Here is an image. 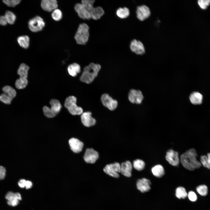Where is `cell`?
I'll use <instances>...</instances> for the list:
<instances>
[{
    "instance_id": "obj_41",
    "label": "cell",
    "mask_w": 210,
    "mask_h": 210,
    "mask_svg": "<svg viewBox=\"0 0 210 210\" xmlns=\"http://www.w3.org/2000/svg\"><path fill=\"white\" fill-rule=\"evenodd\" d=\"M7 23V21L5 15L0 16V24L5 26Z\"/></svg>"
},
{
    "instance_id": "obj_32",
    "label": "cell",
    "mask_w": 210,
    "mask_h": 210,
    "mask_svg": "<svg viewBox=\"0 0 210 210\" xmlns=\"http://www.w3.org/2000/svg\"><path fill=\"white\" fill-rule=\"evenodd\" d=\"M145 163L142 160L137 159L133 162V166L136 170L140 171L143 170L145 167Z\"/></svg>"
},
{
    "instance_id": "obj_4",
    "label": "cell",
    "mask_w": 210,
    "mask_h": 210,
    "mask_svg": "<svg viewBox=\"0 0 210 210\" xmlns=\"http://www.w3.org/2000/svg\"><path fill=\"white\" fill-rule=\"evenodd\" d=\"M89 27L86 24H80L74 36L78 44L84 45L87 43L89 37Z\"/></svg>"
},
{
    "instance_id": "obj_7",
    "label": "cell",
    "mask_w": 210,
    "mask_h": 210,
    "mask_svg": "<svg viewBox=\"0 0 210 210\" xmlns=\"http://www.w3.org/2000/svg\"><path fill=\"white\" fill-rule=\"evenodd\" d=\"M45 25L43 19L39 16H36L30 19L28 22V26L30 30L33 32L41 30Z\"/></svg>"
},
{
    "instance_id": "obj_18",
    "label": "cell",
    "mask_w": 210,
    "mask_h": 210,
    "mask_svg": "<svg viewBox=\"0 0 210 210\" xmlns=\"http://www.w3.org/2000/svg\"><path fill=\"white\" fill-rule=\"evenodd\" d=\"M69 143L71 150L74 152L78 153L82 151L84 144L78 139L71 138L69 140Z\"/></svg>"
},
{
    "instance_id": "obj_1",
    "label": "cell",
    "mask_w": 210,
    "mask_h": 210,
    "mask_svg": "<svg viewBox=\"0 0 210 210\" xmlns=\"http://www.w3.org/2000/svg\"><path fill=\"white\" fill-rule=\"evenodd\" d=\"M197 154L194 148H191L182 154L180 160L183 166L187 169L193 170L201 166L200 162L197 158Z\"/></svg>"
},
{
    "instance_id": "obj_19",
    "label": "cell",
    "mask_w": 210,
    "mask_h": 210,
    "mask_svg": "<svg viewBox=\"0 0 210 210\" xmlns=\"http://www.w3.org/2000/svg\"><path fill=\"white\" fill-rule=\"evenodd\" d=\"M41 6L44 10L50 12L57 8L58 5L55 0H43L41 1Z\"/></svg>"
},
{
    "instance_id": "obj_40",
    "label": "cell",
    "mask_w": 210,
    "mask_h": 210,
    "mask_svg": "<svg viewBox=\"0 0 210 210\" xmlns=\"http://www.w3.org/2000/svg\"><path fill=\"white\" fill-rule=\"evenodd\" d=\"M6 170L3 167L0 166V180L3 179L5 177Z\"/></svg>"
},
{
    "instance_id": "obj_34",
    "label": "cell",
    "mask_w": 210,
    "mask_h": 210,
    "mask_svg": "<svg viewBox=\"0 0 210 210\" xmlns=\"http://www.w3.org/2000/svg\"><path fill=\"white\" fill-rule=\"evenodd\" d=\"M51 16L54 20L56 21H58L62 19V14L61 10L56 8L52 11Z\"/></svg>"
},
{
    "instance_id": "obj_21",
    "label": "cell",
    "mask_w": 210,
    "mask_h": 210,
    "mask_svg": "<svg viewBox=\"0 0 210 210\" xmlns=\"http://www.w3.org/2000/svg\"><path fill=\"white\" fill-rule=\"evenodd\" d=\"M132 166L129 161L122 163L120 165V173L124 176L130 177L131 176Z\"/></svg>"
},
{
    "instance_id": "obj_23",
    "label": "cell",
    "mask_w": 210,
    "mask_h": 210,
    "mask_svg": "<svg viewBox=\"0 0 210 210\" xmlns=\"http://www.w3.org/2000/svg\"><path fill=\"white\" fill-rule=\"evenodd\" d=\"M67 70L70 75L73 77H75L80 72L81 68L79 64L74 63L68 66Z\"/></svg>"
},
{
    "instance_id": "obj_33",
    "label": "cell",
    "mask_w": 210,
    "mask_h": 210,
    "mask_svg": "<svg viewBox=\"0 0 210 210\" xmlns=\"http://www.w3.org/2000/svg\"><path fill=\"white\" fill-rule=\"evenodd\" d=\"M8 23L10 24H13L15 20L16 17L15 15L12 12L7 11L4 15Z\"/></svg>"
},
{
    "instance_id": "obj_38",
    "label": "cell",
    "mask_w": 210,
    "mask_h": 210,
    "mask_svg": "<svg viewBox=\"0 0 210 210\" xmlns=\"http://www.w3.org/2000/svg\"><path fill=\"white\" fill-rule=\"evenodd\" d=\"M198 3L202 8L205 9L210 4V0H199Z\"/></svg>"
},
{
    "instance_id": "obj_43",
    "label": "cell",
    "mask_w": 210,
    "mask_h": 210,
    "mask_svg": "<svg viewBox=\"0 0 210 210\" xmlns=\"http://www.w3.org/2000/svg\"><path fill=\"white\" fill-rule=\"evenodd\" d=\"M32 185L33 183L31 181L29 180H27L25 188L27 189H29L32 187Z\"/></svg>"
},
{
    "instance_id": "obj_26",
    "label": "cell",
    "mask_w": 210,
    "mask_h": 210,
    "mask_svg": "<svg viewBox=\"0 0 210 210\" xmlns=\"http://www.w3.org/2000/svg\"><path fill=\"white\" fill-rule=\"evenodd\" d=\"M19 45L24 48H27L29 45V38L27 35L19 36L17 39Z\"/></svg>"
},
{
    "instance_id": "obj_10",
    "label": "cell",
    "mask_w": 210,
    "mask_h": 210,
    "mask_svg": "<svg viewBox=\"0 0 210 210\" xmlns=\"http://www.w3.org/2000/svg\"><path fill=\"white\" fill-rule=\"evenodd\" d=\"M136 13L137 18L142 21L150 16L151 12L148 6L145 5H142L137 7Z\"/></svg>"
},
{
    "instance_id": "obj_29",
    "label": "cell",
    "mask_w": 210,
    "mask_h": 210,
    "mask_svg": "<svg viewBox=\"0 0 210 210\" xmlns=\"http://www.w3.org/2000/svg\"><path fill=\"white\" fill-rule=\"evenodd\" d=\"M200 163L204 167L210 169V153L206 155H202L200 157Z\"/></svg>"
},
{
    "instance_id": "obj_13",
    "label": "cell",
    "mask_w": 210,
    "mask_h": 210,
    "mask_svg": "<svg viewBox=\"0 0 210 210\" xmlns=\"http://www.w3.org/2000/svg\"><path fill=\"white\" fill-rule=\"evenodd\" d=\"M5 198L7 200L8 204L13 206H17L19 204V201L22 199L21 195L19 193H14L11 191L7 193Z\"/></svg>"
},
{
    "instance_id": "obj_35",
    "label": "cell",
    "mask_w": 210,
    "mask_h": 210,
    "mask_svg": "<svg viewBox=\"0 0 210 210\" xmlns=\"http://www.w3.org/2000/svg\"><path fill=\"white\" fill-rule=\"evenodd\" d=\"M196 190L200 195L205 196L207 194L208 188L207 186L205 185H201L197 187Z\"/></svg>"
},
{
    "instance_id": "obj_27",
    "label": "cell",
    "mask_w": 210,
    "mask_h": 210,
    "mask_svg": "<svg viewBox=\"0 0 210 210\" xmlns=\"http://www.w3.org/2000/svg\"><path fill=\"white\" fill-rule=\"evenodd\" d=\"M117 15L121 19L127 18L130 15V12L129 9L126 7L120 8L116 10Z\"/></svg>"
},
{
    "instance_id": "obj_30",
    "label": "cell",
    "mask_w": 210,
    "mask_h": 210,
    "mask_svg": "<svg viewBox=\"0 0 210 210\" xmlns=\"http://www.w3.org/2000/svg\"><path fill=\"white\" fill-rule=\"evenodd\" d=\"M2 90L4 93L6 94L13 99L16 95V92L15 90L9 86H4Z\"/></svg>"
},
{
    "instance_id": "obj_20",
    "label": "cell",
    "mask_w": 210,
    "mask_h": 210,
    "mask_svg": "<svg viewBox=\"0 0 210 210\" xmlns=\"http://www.w3.org/2000/svg\"><path fill=\"white\" fill-rule=\"evenodd\" d=\"M150 180L145 178L139 179L136 183L137 188L142 192L148 191L150 188Z\"/></svg>"
},
{
    "instance_id": "obj_37",
    "label": "cell",
    "mask_w": 210,
    "mask_h": 210,
    "mask_svg": "<svg viewBox=\"0 0 210 210\" xmlns=\"http://www.w3.org/2000/svg\"><path fill=\"white\" fill-rule=\"evenodd\" d=\"M3 2L9 7H14L19 4L20 0H4Z\"/></svg>"
},
{
    "instance_id": "obj_28",
    "label": "cell",
    "mask_w": 210,
    "mask_h": 210,
    "mask_svg": "<svg viewBox=\"0 0 210 210\" xmlns=\"http://www.w3.org/2000/svg\"><path fill=\"white\" fill-rule=\"evenodd\" d=\"M28 83V81L27 78L19 77L15 82V86L16 88L19 89H21L25 88Z\"/></svg>"
},
{
    "instance_id": "obj_42",
    "label": "cell",
    "mask_w": 210,
    "mask_h": 210,
    "mask_svg": "<svg viewBox=\"0 0 210 210\" xmlns=\"http://www.w3.org/2000/svg\"><path fill=\"white\" fill-rule=\"evenodd\" d=\"M26 181L24 179H20L18 183L19 186L22 188H25Z\"/></svg>"
},
{
    "instance_id": "obj_16",
    "label": "cell",
    "mask_w": 210,
    "mask_h": 210,
    "mask_svg": "<svg viewBox=\"0 0 210 210\" xmlns=\"http://www.w3.org/2000/svg\"><path fill=\"white\" fill-rule=\"evenodd\" d=\"M74 9L80 18L84 20H89L91 18L88 10L81 3L76 4Z\"/></svg>"
},
{
    "instance_id": "obj_25",
    "label": "cell",
    "mask_w": 210,
    "mask_h": 210,
    "mask_svg": "<svg viewBox=\"0 0 210 210\" xmlns=\"http://www.w3.org/2000/svg\"><path fill=\"white\" fill-rule=\"evenodd\" d=\"M29 67L24 63H22L18 70L17 73L20 77L27 78Z\"/></svg>"
},
{
    "instance_id": "obj_15",
    "label": "cell",
    "mask_w": 210,
    "mask_h": 210,
    "mask_svg": "<svg viewBox=\"0 0 210 210\" xmlns=\"http://www.w3.org/2000/svg\"><path fill=\"white\" fill-rule=\"evenodd\" d=\"M165 158L166 160L172 166H177L179 164L178 153L172 149H169L167 152Z\"/></svg>"
},
{
    "instance_id": "obj_9",
    "label": "cell",
    "mask_w": 210,
    "mask_h": 210,
    "mask_svg": "<svg viewBox=\"0 0 210 210\" xmlns=\"http://www.w3.org/2000/svg\"><path fill=\"white\" fill-rule=\"evenodd\" d=\"M101 99L103 105L111 111L114 110L117 107V101L113 99L107 94H103Z\"/></svg>"
},
{
    "instance_id": "obj_3",
    "label": "cell",
    "mask_w": 210,
    "mask_h": 210,
    "mask_svg": "<svg viewBox=\"0 0 210 210\" xmlns=\"http://www.w3.org/2000/svg\"><path fill=\"white\" fill-rule=\"evenodd\" d=\"M94 0H82L81 3L88 10L91 18L94 20H97L104 15V11L103 8L100 6L94 7Z\"/></svg>"
},
{
    "instance_id": "obj_14",
    "label": "cell",
    "mask_w": 210,
    "mask_h": 210,
    "mask_svg": "<svg viewBox=\"0 0 210 210\" xmlns=\"http://www.w3.org/2000/svg\"><path fill=\"white\" fill-rule=\"evenodd\" d=\"M131 50L137 55H142L145 52V47L142 42L134 39L132 40L130 45Z\"/></svg>"
},
{
    "instance_id": "obj_11",
    "label": "cell",
    "mask_w": 210,
    "mask_h": 210,
    "mask_svg": "<svg viewBox=\"0 0 210 210\" xmlns=\"http://www.w3.org/2000/svg\"><path fill=\"white\" fill-rule=\"evenodd\" d=\"M99 157V154L97 151L92 148H88L86 150L83 159L86 163L93 164Z\"/></svg>"
},
{
    "instance_id": "obj_22",
    "label": "cell",
    "mask_w": 210,
    "mask_h": 210,
    "mask_svg": "<svg viewBox=\"0 0 210 210\" xmlns=\"http://www.w3.org/2000/svg\"><path fill=\"white\" fill-rule=\"evenodd\" d=\"M203 99L202 95L197 91L192 92L189 96V99L190 102L195 105L201 104L202 102Z\"/></svg>"
},
{
    "instance_id": "obj_36",
    "label": "cell",
    "mask_w": 210,
    "mask_h": 210,
    "mask_svg": "<svg viewBox=\"0 0 210 210\" xmlns=\"http://www.w3.org/2000/svg\"><path fill=\"white\" fill-rule=\"evenodd\" d=\"M12 99L13 98L4 93L0 95V100L6 104H10L11 103Z\"/></svg>"
},
{
    "instance_id": "obj_24",
    "label": "cell",
    "mask_w": 210,
    "mask_h": 210,
    "mask_svg": "<svg viewBox=\"0 0 210 210\" xmlns=\"http://www.w3.org/2000/svg\"><path fill=\"white\" fill-rule=\"evenodd\" d=\"M151 171L155 176L158 178L162 177L165 173L164 167L160 164H158L153 167Z\"/></svg>"
},
{
    "instance_id": "obj_12",
    "label": "cell",
    "mask_w": 210,
    "mask_h": 210,
    "mask_svg": "<svg viewBox=\"0 0 210 210\" xmlns=\"http://www.w3.org/2000/svg\"><path fill=\"white\" fill-rule=\"evenodd\" d=\"M128 98L129 100L131 103L140 104L143 99L144 97L141 91L131 89L129 92Z\"/></svg>"
},
{
    "instance_id": "obj_31",
    "label": "cell",
    "mask_w": 210,
    "mask_h": 210,
    "mask_svg": "<svg viewBox=\"0 0 210 210\" xmlns=\"http://www.w3.org/2000/svg\"><path fill=\"white\" fill-rule=\"evenodd\" d=\"M176 196L179 199H184L188 196V194L184 188L179 187L176 189Z\"/></svg>"
},
{
    "instance_id": "obj_5",
    "label": "cell",
    "mask_w": 210,
    "mask_h": 210,
    "mask_svg": "<svg viewBox=\"0 0 210 210\" xmlns=\"http://www.w3.org/2000/svg\"><path fill=\"white\" fill-rule=\"evenodd\" d=\"M76 97L73 96H69L65 101L64 106L69 112L73 115H81L83 112L82 108L77 106Z\"/></svg>"
},
{
    "instance_id": "obj_8",
    "label": "cell",
    "mask_w": 210,
    "mask_h": 210,
    "mask_svg": "<svg viewBox=\"0 0 210 210\" xmlns=\"http://www.w3.org/2000/svg\"><path fill=\"white\" fill-rule=\"evenodd\" d=\"M104 171L107 174L113 177L118 178L120 172V165L117 162L106 165L103 169Z\"/></svg>"
},
{
    "instance_id": "obj_17",
    "label": "cell",
    "mask_w": 210,
    "mask_h": 210,
    "mask_svg": "<svg viewBox=\"0 0 210 210\" xmlns=\"http://www.w3.org/2000/svg\"><path fill=\"white\" fill-rule=\"evenodd\" d=\"M81 119L83 124L87 127L94 125L96 123L95 119L92 116V113L90 111L83 112L81 114Z\"/></svg>"
},
{
    "instance_id": "obj_2",
    "label": "cell",
    "mask_w": 210,
    "mask_h": 210,
    "mask_svg": "<svg viewBox=\"0 0 210 210\" xmlns=\"http://www.w3.org/2000/svg\"><path fill=\"white\" fill-rule=\"evenodd\" d=\"M101 68V65L99 64L90 63L84 67L80 78V80L86 83H90L97 76Z\"/></svg>"
},
{
    "instance_id": "obj_6",
    "label": "cell",
    "mask_w": 210,
    "mask_h": 210,
    "mask_svg": "<svg viewBox=\"0 0 210 210\" xmlns=\"http://www.w3.org/2000/svg\"><path fill=\"white\" fill-rule=\"evenodd\" d=\"M50 103L51 106L50 108L45 106L43 108V111L46 116L52 118L60 112L62 106L59 101L56 99H52Z\"/></svg>"
},
{
    "instance_id": "obj_39",
    "label": "cell",
    "mask_w": 210,
    "mask_h": 210,
    "mask_svg": "<svg viewBox=\"0 0 210 210\" xmlns=\"http://www.w3.org/2000/svg\"><path fill=\"white\" fill-rule=\"evenodd\" d=\"M189 199L191 201L195 202L197 199V196L195 193L192 191L189 192L188 195Z\"/></svg>"
}]
</instances>
